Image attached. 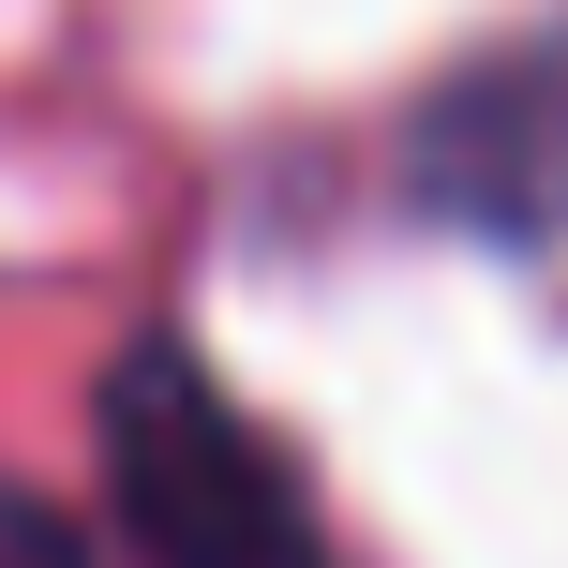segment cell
<instances>
[{
  "mask_svg": "<svg viewBox=\"0 0 568 568\" xmlns=\"http://www.w3.org/2000/svg\"><path fill=\"white\" fill-rule=\"evenodd\" d=\"M90 419H105V509L135 539V568H344L300 464H284V434L180 329L120 344Z\"/></svg>",
  "mask_w": 568,
  "mask_h": 568,
  "instance_id": "1",
  "label": "cell"
},
{
  "mask_svg": "<svg viewBox=\"0 0 568 568\" xmlns=\"http://www.w3.org/2000/svg\"><path fill=\"white\" fill-rule=\"evenodd\" d=\"M0 568H90V539L45 509V494H16V479H0Z\"/></svg>",
  "mask_w": 568,
  "mask_h": 568,
  "instance_id": "2",
  "label": "cell"
}]
</instances>
